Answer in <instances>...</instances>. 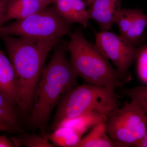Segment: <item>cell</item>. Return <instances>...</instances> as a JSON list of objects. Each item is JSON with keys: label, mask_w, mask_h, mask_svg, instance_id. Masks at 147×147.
I'll return each instance as SVG.
<instances>
[{"label": "cell", "mask_w": 147, "mask_h": 147, "mask_svg": "<svg viewBox=\"0 0 147 147\" xmlns=\"http://www.w3.org/2000/svg\"><path fill=\"white\" fill-rule=\"evenodd\" d=\"M147 29V14L139 9H132L131 23L123 38L134 46L141 47L146 39Z\"/></svg>", "instance_id": "obj_13"}, {"label": "cell", "mask_w": 147, "mask_h": 147, "mask_svg": "<svg viewBox=\"0 0 147 147\" xmlns=\"http://www.w3.org/2000/svg\"><path fill=\"white\" fill-rule=\"evenodd\" d=\"M15 146L14 143L11 141L6 136H0V147H12Z\"/></svg>", "instance_id": "obj_22"}, {"label": "cell", "mask_w": 147, "mask_h": 147, "mask_svg": "<svg viewBox=\"0 0 147 147\" xmlns=\"http://www.w3.org/2000/svg\"><path fill=\"white\" fill-rule=\"evenodd\" d=\"M9 0H0V28L7 21V10Z\"/></svg>", "instance_id": "obj_21"}, {"label": "cell", "mask_w": 147, "mask_h": 147, "mask_svg": "<svg viewBox=\"0 0 147 147\" xmlns=\"http://www.w3.org/2000/svg\"><path fill=\"white\" fill-rule=\"evenodd\" d=\"M69 36L67 43V52L70 54L72 68L78 76L87 84L98 86H123L117 69L95 44L88 41L81 30H76Z\"/></svg>", "instance_id": "obj_3"}, {"label": "cell", "mask_w": 147, "mask_h": 147, "mask_svg": "<svg viewBox=\"0 0 147 147\" xmlns=\"http://www.w3.org/2000/svg\"><path fill=\"white\" fill-rule=\"evenodd\" d=\"M105 124L108 135L120 147H134L146 131L147 116L137 103L127 101L110 112Z\"/></svg>", "instance_id": "obj_6"}, {"label": "cell", "mask_w": 147, "mask_h": 147, "mask_svg": "<svg viewBox=\"0 0 147 147\" xmlns=\"http://www.w3.org/2000/svg\"><path fill=\"white\" fill-rule=\"evenodd\" d=\"M135 147H147V129L142 139L135 145Z\"/></svg>", "instance_id": "obj_23"}, {"label": "cell", "mask_w": 147, "mask_h": 147, "mask_svg": "<svg viewBox=\"0 0 147 147\" xmlns=\"http://www.w3.org/2000/svg\"><path fill=\"white\" fill-rule=\"evenodd\" d=\"M122 97H127L137 104L147 101V86H137L130 88H123L120 91Z\"/></svg>", "instance_id": "obj_18"}, {"label": "cell", "mask_w": 147, "mask_h": 147, "mask_svg": "<svg viewBox=\"0 0 147 147\" xmlns=\"http://www.w3.org/2000/svg\"><path fill=\"white\" fill-rule=\"evenodd\" d=\"M43 136L54 146L61 147H76L82 137L72 129L66 127H57L53 133Z\"/></svg>", "instance_id": "obj_15"}, {"label": "cell", "mask_w": 147, "mask_h": 147, "mask_svg": "<svg viewBox=\"0 0 147 147\" xmlns=\"http://www.w3.org/2000/svg\"><path fill=\"white\" fill-rule=\"evenodd\" d=\"M108 115L96 112L87 113L74 118L63 120L54 127L55 129L60 127H69L82 136L89 129L98 124L105 122Z\"/></svg>", "instance_id": "obj_11"}, {"label": "cell", "mask_w": 147, "mask_h": 147, "mask_svg": "<svg viewBox=\"0 0 147 147\" xmlns=\"http://www.w3.org/2000/svg\"><path fill=\"white\" fill-rule=\"evenodd\" d=\"M49 6L38 0H9L7 21L21 20L42 10Z\"/></svg>", "instance_id": "obj_12"}, {"label": "cell", "mask_w": 147, "mask_h": 147, "mask_svg": "<svg viewBox=\"0 0 147 147\" xmlns=\"http://www.w3.org/2000/svg\"><path fill=\"white\" fill-rule=\"evenodd\" d=\"M95 44L98 50L115 67L121 81H130V67L137 59L140 47L131 45L119 35L109 30L101 31L96 36Z\"/></svg>", "instance_id": "obj_7"}, {"label": "cell", "mask_w": 147, "mask_h": 147, "mask_svg": "<svg viewBox=\"0 0 147 147\" xmlns=\"http://www.w3.org/2000/svg\"><path fill=\"white\" fill-rule=\"evenodd\" d=\"M88 12L90 20L95 21L101 31L109 30L121 9V0H88Z\"/></svg>", "instance_id": "obj_8"}, {"label": "cell", "mask_w": 147, "mask_h": 147, "mask_svg": "<svg viewBox=\"0 0 147 147\" xmlns=\"http://www.w3.org/2000/svg\"><path fill=\"white\" fill-rule=\"evenodd\" d=\"M16 105L0 91V121L15 131L21 130L19 125Z\"/></svg>", "instance_id": "obj_16"}, {"label": "cell", "mask_w": 147, "mask_h": 147, "mask_svg": "<svg viewBox=\"0 0 147 147\" xmlns=\"http://www.w3.org/2000/svg\"><path fill=\"white\" fill-rule=\"evenodd\" d=\"M0 36L16 73L18 107L26 112L31 108L46 59L60 39H33L4 34Z\"/></svg>", "instance_id": "obj_1"}, {"label": "cell", "mask_w": 147, "mask_h": 147, "mask_svg": "<svg viewBox=\"0 0 147 147\" xmlns=\"http://www.w3.org/2000/svg\"><path fill=\"white\" fill-rule=\"evenodd\" d=\"M132 9L122 8L116 20L115 24L119 30V35L125 36L128 31L132 18Z\"/></svg>", "instance_id": "obj_19"}, {"label": "cell", "mask_w": 147, "mask_h": 147, "mask_svg": "<svg viewBox=\"0 0 147 147\" xmlns=\"http://www.w3.org/2000/svg\"><path fill=\"white\" fill-rule=\"evenodd\" d=\"M67 44L59 41L42 69L35 91L30 115L32 123L42 126L54 108L77 83V74L67 58Z\"/></svg>", "instance_id": "obj_2"}, {"label": "cell", "mask_w": 147, "mask_h": 147, "mask_svg": "<svg viewBox=\"0 0 147 147\" xmlns=\"http://www.w3.org/2000/svg\"><path fill=\"white\" fill-rule=\"evenodd\" d=\"M115 86L101 87L90 84L76 86L59 103L54 118V126L65 119L96 112L109 115L120 102Z\"/></svg>", "instance_id": "obj_4"}, {"label": "cell", "mask_w": 147, "mask_h": 147, "mask_svg": "<svg viewBox=\"0 0 147 147\" xmlns=\"http://www.w3.org/2000/svg\"><path fill=\"white\" fill-rule=\"evenodd\" d=\"M38 1L46 3L50 5L51 4L54 3L55 0H38Z\"/></svg>", "instance_id": "obj_26"}, {"label": "cell", "mask_w": 147, "mask_h": 147, "mask_svg": "<svg viewBox=\"0 0 147 147\" xmlns=\"http://www.w3.org/2000/svg\"><path fill=\"white\" fill-rule=\"evenodd\" d=\"M137 105H139L142 108V110L147 116V101L141 102Z\"/></svg>", "instance_id": "obj_25"}, {"label": "cell", "mask_w": 147, "mask_h": 147, "mask_svg": "<svg viewBox=\"0 0 147 147\" xmlns=\"http://www.w3.org/2000/svg\"><path fill=\"white\" fill-rule=\"evenodd\" d=\"M55 6L59 16L70 24H78L85 27L90 20L88 5L84 0H55Z\"/></svg>", "instance_id": "obj_9"}, {"label": "cell", "mask_w": 147, "mask_h": 147, "mask_svg": "<svg viewBox=\"0 0 147 147\" xmlns=\"http://www.w3.org/2000/svg\"><path fill=\"white\" fill-rule=\"evenodd\" d=\"M16 141L18 146L20 143L28 147H54V145L47 138L37 134H27Z\"/></svg>", "instance_id": "obj_17"}, {"label": "cell", "mask_w": 147, "mask_h": 147, "mask_svg": "<svg viewBox=\"0 0 147 147\" xmlns=\"http://www.w3.org/2000/svg\"><path fill=\"white\" fill-rule=\"evenodd\" d=\"M84 1H85V0H84ZM88 1V0H86V2L87 1Z\"/></svg>", "instance_id": "obj_27"}, {"label": "cell", "mask_w": 147, "mask_h": 147, "mask_svg": "<svg viewBox=\"0 0 147 147\" xmlns=\"http://www.w3.org/2000/svg\"><path fill=\"white\" fill-rule=\"evenodd\" d=\"M136 60L139 77L142 82L147 84V46L140 47Z\"/></svg>", "instance_id": "obj_20"}, {"label": "cell", "mask_w": 147, "mask_h": 147, "mask_svg": "<svg viewBox=\"0 0 147 147\" xmlns=\"http://www.w3.org/2000/svg\"><path fill=\"white\" fill-rule=\"evenodd\" d=\"M76 147H120L107 133L105 122L92 127L86 136L82 138Z\"/></svg>", "instance_id": "obj_14"}, {"label": "cell", "mask_w": 147, "mask_h": 147, "mask_svg": "<svg viewBox=\"0 0 147 147\" xmlns=\"http://www.w3.org/2000/svg\"><path fill=\"white\" fill-rule=\"evenodd\" d=\"M0 91L18 107L16 73L10 60L0 50Z\"/></svg>", "instance_id": "obj_10"}, {"label": "cell", "mask_w": 147, "mask_h": 147, "mask_svg": "<svg viewBox=\"0 0 147 147\" xmlns=\"http://www.w3.org/2000/svg\"><path fill=\"white\" fill-rule=\"evenodd\" d=\"M0 131H8V132H13L15 131L13 129L8 126L1 121H0Z\"/></svg>", "instance_id": "obj_24"}, {"label": "cell", "mask_w": 147, "mask_h": 147, "mask_svg": "<svg viewBox=\"0 0 147 147\" xmlns=\"http://www.w3.org/2000/svg\"><path fill=\"white\" fill-rule=\"evenodd\" d=\"M71 25L59 16L55 5L0 28V35L37 40L60 39L71 33Z\"/></svg>", "instance_id": "obj_5"}]
</instances>
